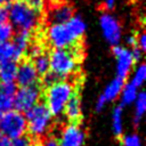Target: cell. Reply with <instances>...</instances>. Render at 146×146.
Segmentation results:
<instances>
[{
    "label": "cell",
    "mask_w": 146,
    "mask_h": 146,
    "mask_svg": "<svg viewBox=\"0 0 146 146\" xmlns=\"http://www.w3.org/2000/svg\"><path fill=\"white\" fill-rule=\"evenodd\" d=\"M86 29L87 25L80 16H72L65 23L49 24L46 32V39L54 49L72 48L83 38Z\"/></svg>",
    "instance_id": "1"
},
{
    "label": "cell",
    "mask_w": 146,
    "mask_h": 146,
    "mask_svg": "<svg viewBox=\"0 0 146 146\" xmlns=\"http://www.w3.org/2000/svg\"><path fill=\"white\" fill-rule=\"evenodd\" d=\"M74 92V84L67 80H58L47 87L44 92V105L51 113L52 117H60L64 114L65 106Z\"/></svg>",
    "instance_id": "2"
},
{
    "label": "cell",
    "mask_w": 146,
    "mask_h": 146,
    "mask_svg": "<svg viewBox=\"0 0 146 146\" xmlns=\"http://www.w3.org/2000/svg\"><path fill=\"white\" fill-rule=\"evenodd\" d=\"M81 58L80 51L76 48H57L49 55L50 72L55 74L59 80H65L70 75L74 74L79 66Z\"/></svg>",
    "instance_id": "3"
},
{
    "label": "cell",
    "mask_w": 146,
    "mask_h": 146,
    "mask_svg": "<svg viewBox=\"0 0 146 146\" xmlns=\"http://www.w3.org/2000/svg\"><path fill=\"white\" fill-rule=\"evenodd\" d=\"M9 22L18 31L33 32L40 24V13L31 8L27 2L15 1L7 8Z\"/></svg>",
    "instance_id": "4"
},
{
    "label": "cell",
    "mask_w": 146,
    "mask_h": 146,
    "mask_svg": "<svg viewBox=\"0 0 146 146\" xmlns=\"http://www.w3.org/2000/svg\"><path fill=\"white\" fill-rule=\"evenodd\" d=\"M26 127L33 138H41L48 135L52 127V115L44 104H36L25 112Z\"/></svg>",
    "instance_id": "5"
},
{
    "label": "cell",
    "mask_w": 146,
    "mask_h": 146,
    "mask_svg": "<svg viewBox=\"0 0 146 146\" xmlns=\"http://www.w3.org/2000/svg\"><path fill=\"white\" fill-rule=\"evenodd\" d=\"M26 130V119L22 112L10 110L2 114L0 119V132L3 133L9 140L25 136Z\"/></svg>",
    "instance_id": "6"
},
{
    "label": "cell",
    "mask_w": 146,
    "mask_h": 146,
    "mask_svg": "<svg viewBox=\"0 0 146 146\" xmlns=\"http://www.w3.org/2000/svg\"><path fill=\"white\" fill-rule=\"evenodd\" d=\"M41 98V89L38 84L19 87L16 89L14 96V108L18 112L25 113L39 103Z\"/></svg>",
    "instance_id": "7"
},
{
    "label": "cell",
    "mask_w": 146,
    "mask_h": 146,
    "mask_svg": "<svg viewBox=\"0 0 146 146\" xmlns=\"http://www.w3.org/2000/svg\"><path fill=\"white\" fill-rule=\"evenodd\" d=\"M99 25L103 33V36L111 46L120 44L122 40V27L119 19L110 14L108 11L102 14L99 17Z\"/></svg>",
    "instance_id": "8"
},
{
    "label": "cell",
    "mask_w": 146,
    "mask_h": 146,
    "mask_svg": "<svg viewBox=\"0 0 146 146\" xmlns=\"http://www.w3.org/2000/svg\"><path fill=\"white\" fill-rule=\"evenodd\" d=\"M113 55L116 60V76L121 79H125L133 68L136 63L131 50L123 46H113Z\"/></svg>",
    "instance_id": "9"
},
{
    "label": "cell",
    "mask_w": 146,
    "mask_h": 146,
    "mask_svg": "<svg viewBox=\"0 0 146 146\" xmlns=\"http://www.w3.org/2000/svg\"><path fill=\"white\" fill-rule=\"evenodd\" d=\"M86 140V132L79 123H68L65 125L58 138L59 146H83Z\"/></svg>",
    "instance_id": "10"
},
{
    "label": "cell",
    "mask_w": 146,
    "mask_h": 146,
    "mask_svg": "<svg viewBox=\"0 0 146 146\" xmlns=\"http://www.w3.org/2000/svg\"><path fill=\"white\" fill-rule=\"evenodd\" d=\"M123 84H124V80L116 76L114 78L104 89L103 94L98 97L97 102H96V111H102L105 105L108 103V102H113L115 100L116 98H119L120 94H121V90L123 88Z\"/></svg>",
    "instance_id": "11"
},
{
    "label": "cell",
    "mask_w": 146,
    "mask_h": 146,
    "mask_svg": "<svg viewBox=\"0 0 146 146\" xmlns=\"http://www.w3.org/2000/svg\"><path fill=\"white\" fill-rule=\"evenodd\" d=\"M39 80V74L36 73L31 60H23L17 65L15 81L19 87H27L36 84Z\"/></svg>",
    "instance_id": "12"
},
{
    "label": "cell",
    "mask_w": 146,
    "mask_h": 146,
    "mask_svg": "<svg viewBox=\"0 0 146 146\" xmlns=\"http://www.w3.org/2000/svg\"><path fill=\"white\" fill-rule=\"evenodd\" d=\"M73 16V7L65 2L54 3L47 13L49 24H60L67 22Z\"/></svg>",
    "instance_id": "13"
},
{
    "label": "cell",
    "mask_w": 146,
    "mask_h": 146,
    "mask_svg": "<svg viewBox=\"0 0 146 146\" xmlns=\"http://www.w3.org/2000/svg\"><path fill=\"white\" fill-rule=\"evenodd\" d=\"M16 86L11 83H0V112L5 113L14 107V96Z\"/></svg>",
    "instance_id": "14"
},
{
    "label": "cell",
    "mask_w": 146,
    "mask_h": 146,
    "mask_svg": "<svg viewBox=\"0 0 146 146\" xmlns=\"http://www.w3.org/2000/svg\"><path fill=\"white\" fill-rule=\"evenodd\" d=\"M64 114H65L66 119L70 121V123H79L80 122V120H81V100H80V96L76 91L68 99V102L65 106V110H64Z\"/></svg>",
    "instance_id": "15"
},
{
    "label": "cell",
    "mask_w": 146,
    "mask_h": 146,
    "mask_svg": "<svg viewBox=\"0 0 146 146\" xmlns=\"http://www.w3.org/2000/svg\"><path fill=\"white\" fill-rule=\"evenodd\" d=\"M24 52L16 48L13 42H0V64L6 62H18Z\"/></svg>",
    "instance_id": "16"
},
{
    "label": "cell",
    "mask_w": 146,
    "mask_h": 146,
    "mask_svg": "<svg viewBox=\"0 0 146 146\" xmlns=\"http://www.w3.org/2000/svg\"><path fill=\"white\" fill-rule=\"evenodd\" d=\"M14 33V27L9 22L7 8L0 7V42L10 41Z\"/></svg>",
    "instance_id": "17"
},
{
    "label": "cell",
    "mask_w": 146,
    "mask_h": 146,
    "mask_svg": "<svg viewBox=\"0 0 146 146\" xmlns=\"http://www.w3.org/2000/svg\"><path fill=\"white\" fill-rule=\"evenodd\" d=\"M146 111V94L144 91H139L135 102H133V124L138 127L140 124L141 119L144 117Z\"/></svg>",
    "instance_id": "18"
},
{
    "label": "cell",
    "mask_w": 146,
    "mask_h": 146,
    "mask_svg": "<svg viewBox=\"0 0 146 146\" xmlns=\"http://www.w3.org/2000/svg\"><path fill=\"white\" fill-rule=\"evenodd\" d=\"M138 92H139V89L136 88L135 86H132L130 82L124 83L123 88L121 90V94L119 96L120 97V105L123 107V106H129V105L133 104Z\"/></svg>",
    "instance_id": "19"
},
{
    "label": "cell",
    "mask_w": 146,
    "mask_h": 146,
    "mask_svg": "<svg viewBox=\"0 0 146 146\" xmlns=\"http://www.w3.org/2000/svg\"><path fill=\"white\" fill-rule=\"evenodd\" d=\"M17 71L16 62H6L0 64V81L3 83H11L15 81Z\"/></svg>",
    "instance_id": "20"
},
{
    "label": "cell",
    "mask_w": 146,
    "mask_h": 146,
    "mask_svg": "<svg viewBox=\"0 0 146 146\" xmlns=\"http://www.w3.org/2000/svg\"><path fill=\"white\" fill-rule=\"evenodd\" d=\"M11 39H13V44L25 54V51L27 50V48L32 41V32L18 31V32H16V34L14 33Z\"/></svg>",
    "instance_id": "21"
},
{
    "label": "cell",
    "mask_w": 146,
    "mask_h": 146,
    "mask_svg": "<svg viewBox=\"0 0 146 146\" xmlns=\"http://www.w3.org/2000/svg\"><path fill=\"white\" fill-rule=\"evenodd\" d=\"M123 127V107L119 105L112 112V130L116 137L122 136Z\"/></svg>",
    "instance_id": "22"
},
{
    "label": "cell",
    "mask_w": 146,
    "mask_h": 146,
    "mask_svg": "<svg viewBox=\"0 0 146 146\" xmlns=\"http://www.w3.org/2000/svg\"><path fill=\"white\" fill-rule=\"evenodd\" d=\"M36 73L39 75H44L46 73H48L50 71V63H49V56L44 52L40 54L39 56L33 58L32 62Z\"/></svg>",
    "instance_id": "23"
},
{
    "label": "cell",
    "mask_w": 146,
    "mask_h": 146,
    "mask_svg": "<svg viewBox=\"0 0 146 146\" xmlns=\"http://www.w3.org/2000/svg\"><path fill=\"white\" fill-rule=\"evenodd\" d=\"M132 70H133V72L131 75L130 83L139 89V88H141V86L144 84V82L146 80V65L144 63H140Z\"/></svg>",
    "instance_id": "24"
},
{
    "label": "cell",
    "mask_w": 146,
    "mask_h": 146,
    "mask_svg": "<svg viewBox=\"0 0 146 146\" xmlns=\"http://www.w3.org/2000/svg\"><path fill=\"white\" fill-rule=\"evenodd\" d=\"M122 145L123 146H144L140 136L136 132L124 135L122 137Z\"/></svg>",
    "instance_id": "25"
},
{
    "label": "cell",
    "mask_w": 146,
    "mask_h": 146,
    "mask_svg": "<svg viewBox=\"0 0 146 146\" xmlns=\"http://www.w3.org/2000/svg\"><path fill=\"white\" fill-rule=\"evenodd\" d=\"M26 51L29 52L31 58H34V57H36V56H39L40 54L43 52V47L40 43H32V44L29 46Z\"/></svg>",
    "instance_id": "26"
},
{
    "label": "cell",
    "mask_w": 146,
    "mask_h": 146,
    "mask_svg": "<svg viewBox=\"0 0 146 146\" xmlns=\"http://www.w3.org/2000/svg\"><path fill=\"white\" fill-rule=\"evenodd\" d=\"M46 1L47 0H27V5L41 14L46 8Z\"/></svg>",
    "instance_id": "27"
},
{
    "label": "cell",
    "mask_w": 146,
    "mask_h": 146,
    "mask_svg": "<svg viewBox=\"0 0 146 146\" xmlns=\"http://www.w3.org/2000/svg\"><path fill=\"white\" fill-rule=\"evenodd\" d=\"M40 146H59L58 138L54 135H47L42 140Z\"/></svg>",
    "instance_id": "28"
},
{
    "label": "cell",
    "mask_w": 146,
    "mask_h": 146,
    "mask_svg": "<svg viewBox=\"0 0 146 146\" xmlns=\"http://www.w3.org/2000/svg\"><path fill=\"white\" fill-rule=\"evenodd\" d=\"M9 146H31V143H30V140H29L25 136H23V137H21V138L10 140Z\"/></svg>",
    "instance_id": "29"
},
{
    "label": "cell",
    "mask_w": 146,
    "mask_h": 146,
    "mask_svg": "<svg viewBox=\"0 0 146 146\" xmlns=\"http://www.w3.org/2000/svg\"><path fill=\"white\" fill-rule=\"evenodd\" d=\"M136 46L144 52L146 49V35L144 32H141L139 35H137V41H136Z\"/></svg>",
    "instance_id": "30"
},
{
    "label": "cell",
    "mask_w": 146,
    "mask_h": 146,
    "mask_svg": "<svg viewBox=\"0 0 146 146\" xmlns=\"http://www.w3.org/2000/svg\"><path fill=\"white\" fill-rule=\"evenodd\" d=\"M114 6H115V0H103V7L107 11L112 10L114 8Z\"/></svg>",
    "instance_id": "31"
},
{
    "label": "cell",
    "mask_w": 146,
    "mask_h": 146,
    "mask_svg": "<svg viewBox=\"0 0 146 146\" xmlns=\"http://www.w3.org/2000/svg\"><path fill=\"white\" fill-rule=\"evenodd\" d=\"M136 41H137V35H135V34H130L125 39L127 44L130 46V47H135L136 46Z\"/></svg>",
    "instance_id": "32"
},
{
    "label": "cell",
    "mask_w": 146,
    "mask_h": 146,
    "mask_svg": "<svg viewBox=\"0 0 146 146\" xmlns=\"http://www.w3.org/2000/svg\"><path fill=\"white\" fill-rule=\"evenodd\" d=\"M10 144V140L3 135L0 132V146H9Z\"/></svg>",
    "instance_id": "33"
},
{
    "label": "cell",
    "mask_w": 146,
    "mask_h": 146,
    "mask_svg": "<svg viewBox=\"0 0 146 146\" xmlns=\"http://www.w3.org/2000/svg\"><path fill=\"white\" fill-rule=\"evenodd\" d=\"M7 2H8V0H0V7H3Z\"/></svg>",
    "instance_id": "34"
},
{
    "label": "cell",
    "mask_w": 146,
    "mask_h": 146,
    "mask_svg": "<svg viewBox=\"0 0 146 146\" xmlns=\"http://www.w3.org/2000/svg\"><path fill=\"white\" fill-rule=\"evenodd\" d=\"M2 114H3V113H2V112H0V119H1V116H2Z\"/></svg>",
    "instance_id": "35"
},
{
    "label": "cell",
    "mask_w": 146,
    "mask_h": 146,
    "mask_svg": "<svg viewBox=\"0 0 146 146\" xmlns=\"http://www.w3.org/2000/svg\"><path fill=\"white\" fill-rule=\"evenodd\" d=\"M14 1H24V0H14Z\"/></svg>",
    "instance_id": "36"
},
{
    "label": "cell",
    "mask_w": 146,
    "mask_h": 146,
    "mask_svg": "<svg viewBox=\"0 0 146 146\" xmlns=\"http://www.w3.org/2000/svg\"><path fill=\"white\" fill-rule=\"evenodd\" d=\"M48 1H52V2H54V1H56V0H48Z\"/></svg>",
    "instance_id": "37"
}]
</instances>
